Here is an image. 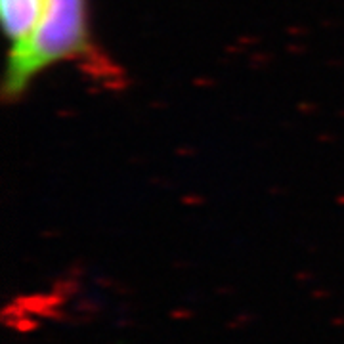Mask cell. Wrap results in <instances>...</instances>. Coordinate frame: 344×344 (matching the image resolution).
Returning <instances> with one entry per match:
<instances>
[{
  "mask_svg": "<svg viewBox=\"0 0 344 344\" xmlns=\"http://www.w3.org/2000/svg\"><path fill=\"white\" fill-rule=\"evenodd\" d=\"M46 0H0L2 31L8 40V56L12 60L31 44L38 29Z\"/></svg>",
  "mask_w": 344,
  "mask_h": 344,
  "instance_id": "cell-2",
  "label": "cell"
},
{
  "mask_svg": "<svg viewBox=\"0 0 344 344\" xmlns=\"http://www.w3.org/2000/svg\"><path fill=\"white\" fill-rule=\"evenodd\" d=\"M60 63H75L92 82L111 90L125 86V71L96 42L88 0H46L31 44L6 60L4 103L19 102L36 78Z\"/></svg>",
  "mask_w": 344,
  "mask_h": 344,
  "instance_id": "cell-1",
  "label": "cell"
}]
</instances>
